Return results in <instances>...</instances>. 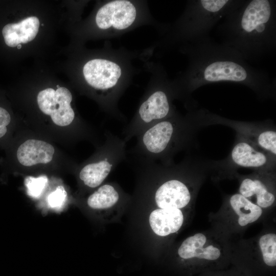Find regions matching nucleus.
<instances>
[{
	"instance_id": "nucleus-16",
	"label": "nucleus",
	"mask_w": 276,
	"mask_h": 276,
	"mask_svg": "<svg viewBox=\"0 0 276 276\" xmlns=\"http://www.w3.org/2000/svg\"><path fill=\"white\" fill-rule=\"evenodd\" d=\"M184 220L183 214L178 209H157L151 212L149 223L153 231L160 236L177 232Z\"/></svg>"
},
{
	"instance_id": "nucleus-22",
	"label": "nucleus",
	"mask_w": 276,
	"mask_h": 276,
	"mask_svg": "<svg viewBox=\"0 0 276 276\" xmlns=\"http://www.w3.org/2000/svg\"><path fill=\"white\" fill-rule=\"evenodd\" d=\"M11 121L9 111L0 106V139L4 137L8 132V127Z\"/></svg>"
},
{
	"instance_id": "nucleus-3",
	"label": "nucleus",
	"mask_w": 276,
	"mask_h": 276,
	"mask_svg": "<svg viewBox=\"0 0 276 276\" xmlns=\"http://www.w3.org/2000/svg\"><path fill=\"white\" fill-rule=\"evenodd\" d=\"M191 125L188 119L173 115L157 122L137 135L135 145L127 154L132 163L172 164L173 156L189 143Z\"/></svg>"
},
{
	"instance_id": "nucleus-5",
	"label": "nucleus",
	"mask_w": 276,
	"mask_h": 276,
	"mask_svg": "<svg viewBox=\"0 0 276 276\" xmlns=\"http://www.w3.org/2000/svg\"><path fill=\"white\" fill-rule=\"evenodd\" d=\"M219 244L202 233L186 238L178 249V255L189 264L191 273L200 274L222 267L223 254Z\"/></svg>"
},
{
	"instance_id": "nucleus-19",
	"label": "nucleus",
	"mask_w": 276,
	"mask_h": 276,
	"mask_svg": "<svg viewBox=\"0 0 276 276\" xmlns=\"http://www.w3.org/2000/svg\"><path fill=\"white\" fill-rule=\"evenodd\" d=\"M256 144L263 151L273 157L276 156V132L272 129H265L256 135Z\"/></svg>"
},
{
	"instance_id": "nucleus-9",
	"label": "nucleus",
	"mask_w": 276,
	"mask_h": 276,
	"mask_svg": "<svg viewBox=\"0 0 276 276\" xmlns=\"http://www.w3.org/2000/svg\"><path fill=\"white\" fill-rule=\"evenodd\" d=\"M239 192L261 209L270 208L275 201L273 174L271 170H258L244 176Z\"/></svg>"
},
{
	"instance_id": "nucleus-17",
	"label": "nucleus",
	"mask_w": 276,
	"mask_h": 276,
	"mask_svg": "<svg viewBox=\"0 0 276 276\" xmlns=\"http://www.w3.org/2000/svg\"><path fill=\"white\" fill-rule=\"evenodd\" d=\"M120 196L116 188L111 184H105L100 187L88 198V205L94 209H105L114 205L119 200Z\"/></svg>"
},
{
	"instance_id": "nucleus-12",
	"label": "nucleus",
	"mask_w": 276,
	"mask_h": 276,
	"mask_svg": "<svg viewBox=\"0 0 276 276\" xmlns=\"http://www.w3.org/2000/svg\"><path fill=\"white\" fill-rule=\"evenodd\" d=\"M230 157L233 165L252 168L256 171L271 170L275 159L267 152L258 149L254 143L244 139L235 145Z\"/></svg>"
},
{
	"instance_id": "nucleus-25",
	"label": "nucleus",
	"mask_w": 276,
	"mask_h": 276,
	"mask_svg": "<svg viewBox=\"0 0 276 276\" xmlns=\"http://www.w3.org/2000/svg\"><path fill=\"white\" fill-rule=\"evenodd\" d=\"M57 87L58 88L60 87V86H59V85H57Z\"/></svg>"
},
{
	"instance_id": "nucleus-24",
	"label": "nucleus",
	"mask_w": 276,
	"mask_h": 276,
	"mask_svg": "<svg viewBox=\"0 0 276 276\" xmlns=\"http://www.w3.org/2000/svg\"><path fill=\"white\" fill-rule=\"evenodd\" d=\"M21 44H19V45L17 46V49H19L21 48Z\"/></svg>"
},
{
	"instance_id": "nucleus-23",
	"label": "nucleus",
	"mask_w": 276,
	"mask_h": 276,
	"mask_svg": "<svg viewBox=\"0 0 276 276\" xmlns=\"http://www.w3.org/2000/svg\"><path fill=\"white\" fill-rule=\"evenodd\" d=\"M201 274L200 276H249L243 271L237 269L210 271Z\"/></svg>"
},
{
	"instance_id": "nucleus-13",
	"label": "nucleus",
	"mask_w": 276,
	"mask_h": 276,
	"mask_svg": "<svg viewBox=\"0 0 276 276\" xmlns=\"http://www.w3.org/2000/svg\"><path fill=\"white\" fill-rule=\"evenodd\" d=\"M54 152V148L50 144L41 140L30 139L18 147L16 157L22 165L32 166L50 163Z\"/></svg>"
},
{
	"instance_id": "nucleus-1",
	"label": "nucleus",
	"mask_w": 276,
	"mask_h": 276,
	"mask_svg": "<svg viewBox=\"0 0 276 276\" xmlns=\"http://www.w3.org/2000/svg\"><path fill=\"white\" fill-rule=\"evenodd\" d=\"M219 26L222 45L246 60L258 59L274 51L275 3L273 1H241Z\"/></svg>"
},
{
	"instance_id": "nucleus-7",
	"label": "nucleus",
	"mask_w": 276,
	"mask_h": 276,
	"mask_svg": "<svg viewBox=\"0 0 276 276\" xmlns=\"http://www.w3.org/2000/svg\"><path fill=\"white\" fill-rule=\"evenodd\" d=\"M71 91L66 87H60L55 90L48 88L39 92L37 101L40 110L50 116L53 122L60 126H66L73 122L75 112L71 106Z\"/></svg>"
},
{
	"instance_id": "nucleus-6",
	"label": "nucleus",
	"mask_w": 276,
	"mask_h": 276,
	"mask_svg": "<svg viewBox=\"0 0 276 276\" xmlns=\"http://www.w3.org/2000/svg\"><path fill=\"white\" fill-rule=\"evenodd\" d=\"M173 116L167 91H153L140 105L136 115L124 128L123 140L127 143L150 126Z\"/></svg>"
},
{
	"instance_id": "nucleus-15",
	"label": "nucleus",
	"mask_w": 276,
	"mask_h": 276,
	"mask_svg": "<svg viewBox=\"0 0 276 276\" xmlns=\"http://www.w3.org/2000/svg\"><path fill=\"white\" fill-rule=\"evenodd\" d=\"M233 215L236 225L245 227L257 221L262 216L263 210L239 193L231 195L226 202V207Z\"/></svg>"
},
{
	"instance_id": "nucleus-2",
	"label": "nucleus",
	"mask_w": 276,
	"mask_h": 276,
	"mask_svg": "<svg viewBox=\"0 0 276 276\" xmlns=\"http://www.w3.org/2000/svg\"><path fill=\"white\" fill-rule=\"evenodd\" d=\"M189 75L191 90L214 83L229 82L249 87L259 94H270L274 80L251 66L231 49L210 41L193 45Z\"/></svg>"
},
{
	"instance_id": "nucleus-18",
	"label": "nucleus",
	"mask_w": 276,
	"mask_h": 276,
	"mask_svg": "<svg viewBox=\"0 0 276 276\" xmlns=\"http://www.w3.org/2000/svg\"><path fill=\"white\" fill-rule=\"evenodd\" d=\"M258 245L260 263L266 269H273L276 266V235L268 233L259 239Z\"/></svg>"
},
{
	"instance_id": "nucleus-20",
	"label": "nucleus",
	"mask_w": 276,
	"mask_h": 276,
	"mask_svg": "<svg viewBox=\"0 0 276 276\" xmlns=\"http://www.w3.org/2000/svg\"><path fill=\"white\" fill-rule=\"evenodd\" d=\"M48 182V179L46 176L37 177L27 176L24 181L27 194L33 198H39L45 189Z\"/></svg>"
},
{
	"instance_id": "nucleus-8",
	"label": "nucleus",
	"mask_w": 276,
	"mask_h": 276,
	"mask_svg": "<svg viewBox=\"0 0 276 276\" xmlns=\"http://www.w3.org/2000/svg\"><path fill=\"white\" fill-rule=\"evenodd\" d=\"M182 168L180 164L178 177H176L177 165H169V176L156 188L155 202L160 209H181L187 206L192 198V193L188 185L179 177Z\"/></svg>"
},
{
	"instance_id": "nucleus-11",
	"label": "nucleus",
	"mask_w": 276,
	"mask_h": 276,
	"mask_svg": "<svg viewBox=\"0 0 276 276\" xmlns=\"http://www.w3.org/2000/svg\"><path fill=\"white\" fill-rule=\"evenodd\" d=\"M83 73L86 81L92 87L108 91L117 85L122 71L120 66L114 62L95 59L84 65Z\"/></svg>"
},
{
	"instance_id": "nucleus-10",
	"label": "nucleus",
	"mask_w": 276,
	"mask_h": 276,
	"mask_svg": "<svg viewBox=\"0 0 276 276\" xmlns=\"http://www.w3.org/2000/svg\"><path fill=\"white\" fill-rule=\"evenodd\" d=\"M136 10L134 5L126 0H117L107 3L97 13L96 22L103 30L113 28L124 30L135 20Z\"/></svg>"
},
{
	"instance_id": "nucleus-4",
	"label": "nucleus",
	"mask_w": 276,
	"mask_h": 276,
	"mask_svg": "<svg viewBox=\"0 0 276 276\" xmlns=\"http://www.w3.org/2000/svg\"><path fill=\"white\" fill-rule=\"evenodd\" d=\"M104 144L94 159L84 165L79 177L87 187L95 188L102 183L110 173L127 157L126 142L109 130L105 133Z\"/></svg>"
},
{
	"instance_id": "nucleus-21",
	"label": "nucleus",
	"mask_w": 276,
	"mask_h": 276,
	"mask_svg": "<svg viewBox=\"0 0 276 276\" xmlns=\"http://www.w3.org/2000/svg\"><path fill=\"white\" fill-rule=\"evenodd\" d=\"M66 195L64 188L62 186H59L48 196L47 198L48 204L52 208H59L64 203Z\"/></svg>"
},
{
	"instance_id": "nucleus-14",
	"label": "nucleus",
	"mask_w": 276,
	"mask_h": 276,
	"mask_svg": "<svg viewBox=\"0 0 276 276\" xmlns=\"http://www.w3.org/2000/svg\"><path fill=\"white\" fill-rule=\"evenodd\" d=\"M39 27L38 18L30 16L17 23L6 25L2 33L6 44L14 48L33 40L38 32Z\"/></svg>"
}]
</instances>
